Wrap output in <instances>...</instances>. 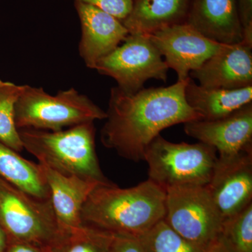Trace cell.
<instances>
[{"label":"cell","mask_w":252,"mask_h":252,"mask_svg":"<svg viewBox=\"0 0 252 252\" xmlns=\"http://www.w3.org/2000/svg\"><path fill=\"white\" fill-rule=\"evenodd\" d=\"M190 4V0H134L122 23L129 34H152L187 23Z\"/></svg>","instance_id":"cell-16"},{"label":"cell","mask_w":252,"mask_h":252,"mask_svg":"<svg viewBox=\"0 0 252 252\" xmlns=\"http://www.w3.org/2000/svg\"><path fill=\"white\" fill-rule=\"evenodd\" d=\"M189 105L198 113L202 120L222 119L252 102V86L243 89H211L197 84L189 77L185 87Z\"/></svg>","instance_id":"cell-17"},{"label":"cell","mask_w":252,"mask_h":252,"mask_svg":"<svg viewBox=\"0 0 252 252\" xmlns=\"http://www.w3.org/2000/svg\"><path fill=\"white\" fill-rule=\"evenodd\" d=\"M218 157L217 150L203 142L173 143L158 135L147 146L144 161L149 180L164 190L181 186H206Z\"/></svg>","instance_id":"cell-5"},{"label":"cell","mask_w":252,"mask_h":252,"mask_svg":"<svg viewBox=\"0 0 252 252\" xmlns=\"http://www.w3.org/2000/svg\"><path fill=\"white\" fill-rule=\"evenodd\" d=\"M243 30L241 42L252 47V0H235Z\"/></svg>","instance_id":"cell-23"},{"label":"cell","mask_w":252,"mask_h":252,"mask_svg":"<svg viewBox=\"0 0 252 252\" xmlns=\"http://www.w3.org/2000/svg\"><path fill=\"white\" fill-rule=\"evenodd\" d=\"M220 235L235 252H252V203L223 220Z\"/></svg>","instance_id":"cell-21"},{"label":"cell","mask_w":252,"mask_h":252,"mask_svg":"<svg viewBox=\"0 0 252 252\" xmlns=\"http://www.w3.org/2000/svg\"><path fill=\"white\" fill-rule=\"evenodd\" d=\"M111 252H145L142 248L138 238L128 235H114Z\"/></svg>","instance_id":"cell-24"},{"label":"cell","mask_w":252,"mask_h":252,"mask_svg":"<svg viewBox=\"0 0 252 252\" xmlns=\"http://www.w3.org/2000/svg\"><path fill=\"white\" fill-rule=\"evenodd\" d=\"M41 165V164H40ZM42 167L51 193V202L55 215L64 231L77 229L82 225L81 210L91 192L103 185L75 176H66Z\"/></svg>","instance_id":"cell-15"},{"label":"cell","mask_w":252,"mask_h":252,"mask_svg":"<svg viewBox=\"0 0 252 252\" xmlns=\"http://www.w3.org/2000/svg\"><path fill=\"white\" fill-rule=\"evenodd\" d=\"M187 135L218 152L219 160L252 152V102L217 120H195L184 124Z\"/></svg>","instance_id":"cell-10"},{"label":"cell","mask_w":252,"mask_h":252,"mask_svg":"<svg viewBox=\"0 0 252 252\" xmlns=\"http://www.w3.org/2000/svg\"><path fill=\"white\" fill-rule=\"evenodd\" d=\"M205 252H235L225 239L220 235L206 249Z\"/></svg>","instance_id":"cell-25"},{"label":"cell","mask_w":252,"mask_h":252,"mask_svg":"<svg viewBox=\"0 0 252 252\" xmlns=\"http://www.w3.org/2000/svg\"><path fill=\"white\" fill-rule=\"evenodd\" d=\"M187 80L167 87L143 88L133 94L117 86L112 88L106 122L100 131L104 147L138 162L144 160L147 146L164 129L202 120L186 101Z\"/></svg>","instance_id":"cell-1"},{"label":"cell","mask_w":252,"mask_h":252,"mask_svg":"<svg viewBox=\"0 0 252 252\" xmlns=\"http://www.w3.org/2000/svg\"><path fill=\"white\" fill-rule=\"evenodd\" d=\"M177 81H187L192 71L216 54L222 44L210 40L187 23L176 25L149 34Z\"/></svg>","instance_id":"cell-9"},{"label":"cell","mask_w":252,"mask_h":252,"mask_svg":"<svg viewBox=\"0 0 252 252\" xmlns=\"http://www.w3.org/2000/svg\"><path fill=\"white\" fill-rule=\"evenodd\" d=\"M0 178L32 196L51 200L42 167L0 142Z\"/></svg>","instance_id":"cell-18"},{"label":"cell","mask_w":252,"mask_h":252,"mask_svg":"<svg viewBox=\"0 0 252 252\" xmlns=\"http://www.w3.org/2000/svg\"><path fill=\"white\" fill-rule=\"evenodd\" d=\"M23 89V85L0 79V142L18 153L23 147L15 122V105Z\"/></svg>","instance_id":"cell-19"},{"label":"cell","mask_w":252,"mask_h":252,"mask_svg":"<svg viewBox=\"0 0 252 252\" xmlns=\"http://www.w3.org/2000/svg\"><path fill=\"white\" fill-rule=\"evenodd\" d=\"M94 69L114 79L124 92L133 94L143 89L149 79L167 82L169 68L149 34H129Z\"/></svg>","instance_id":"cell-8"},{"label":"cell","mask_w":252,"mask_h":252,"mask_svg":"<svg viewBox=\"0 0 252 252\" xmlns=\"http://www.w3.org/2000/svg\"><path fill=\"white\" fill-rule=\"evenodd\" d=\"M106 117L105 111L74 88L51 94L42 88L23 85L15 105V122L18 130L59 131L103 120Z\"/></svg>","instance_id":"cell-4"},{"label":"cell","mask_w":252,"mask_h":252,"mask_svg":"<svg viewBox=\"0 0 252 252\" xmlns=\"http://www.w3.org/2000/svg\"><path fill=\"white\" fill-rule=\"evenodd\" d=\"M165 190L149 180L130 188L99 185L81 210L82 224L139 238L165 216Z\"/></svg>","instance_id":"cell-2"},{"label":"cell","mask_w":252,"mask_h":252,"mask_svg":"<svg viewBox=\"0 0 252 252\" xmlns=\"http://www.w3.org/2000/svg\"><path fill=\"white\" fill-rule=\"evenodd\" d=\"M145 252H205V247L189 241L162 220L138 238Z\"/></svg>","instance_id":"cell-20"},{"label":"cell","mask_w":252,"mask_h":252,"mask_svg":"<svg viewBox=\"0 0 252 252\" xmlns=\"http://www.w3.org/2000/svg\"><path fill=\"white\" fill-rule=\"evenodd\" d=\"M187 24L220 44L243 41L235 0H190Z\"/></svg>","instance_id":"cell-14"},{"label":"cell","mask_w":252,"mask_h":252,"mask_svg":"<svg viewBox=\"0 0 252 252\" xmlns=\"http://www.w3.org/2000/svg\"><path fill=\"white\" fill-rule=\"evenodd\" d=\"M92 5L123 21L130 14L134 0H77Z\"/></svg>","instance_id":"cell-22"},{"label":"cell","mask_w":252,"mask_h":252,"mask_svg":"<svg viewBox=\"0 0 252 252\" xmlns=\"http://www.w3.org/2000/svg\"><path fill=\"white\" fill-rule=\"evenodd\" d=\"M206 189L222 220L252 203V152L228 160H217Z\"/></svg>","instance_id":"cell-11"},{"label":"cell","mask_w":252,"mask_h":252,"mask_svg":"<svg viewBox=\"0 0 252 252\" xmlns=\"http://www.w3.org/2000/svg\"><path fill=\"white\" fill-rule=\"evenodd\" d=\"M164 220L176 233L207 248L221 233L223 220L205 186H181L165 190Z\"/></svg>","instance_id":"cell-7"},{"label":"cell","mask_w":252,"mask_h":252,"mask_svg":"<svg viewBox=\"0 0 252 252\" xmlns=\"http://www.w3.org/2000/svg\"><path fill=\"white\" fill-rule=\"evenodd\" d=\"M80 20L79 56L86 67L94 69L101 59L117 49L128 36L122 21L92 5L74 0Z\"/></svg>","instance_id":"cell-12"},{"label":"cell","mask_w":252,"mask_h":252,"mask_svg":"<svg viewBox=\"0 0 252 252\" xmlns=\"http://www.w3.org/2000/svg\"><path fill=\"white\" fill-rule=\"evenodd\" d=\"M5 252H41L32 244L26 243H11L8 245Z\"/></svg>","instance_id":"cell-26"},{"label":"cell","mask_w":252,"mask_h":252,"mask_svg":"<svg viewBox=\"0 0 252 252\" xmlns=\"http://www.w3.org/2000/svg\"><path fill=\"white\" fill-rule=\"evenodd\" d=\"M18 133L23 149L34 156L41 165L63 175L103 185L112 183L99 165L94 122L59 131L19 129Z\"/></svg>","instance_id":"cell-3"},{"label":"cell","mask_w":252,"mask_h":252,"mask_svg":"<svg viewBox=\"0 0 252 252\" xmlns=\"http://www.w3.org/2000/svg\"><path fill=\"white\" fill-rule=\"evenodd\" d=\"M8 239L4 230L0 225V252H5L8 246Z\"/></svg>","instance_id":"cell-27"},{"label":"cell","mask_w":252,"mask_h":252,"mask_svg":"<svg viewBox=\"0 0 252 252\" xmlns=\"http://www.w3.org/2000/svg\"><path fill=\"white\" fill-rule=\"evenodd\" d=\"M252 47L243 42L222 44L203 65L189 74L199 85L211 89H243L252 86Z\"/></svg>","instance_id":"cell-13"},{"label":"cell","mask_w":252,"mask_h":252,"mask_svg":"<svg viewBox=\"0 0 252 252\" xmlns=\"http://www.w3.org/2000/svg\"><path fill=\"white\" fill-rule=\"evenodd\" d=\"M0 225L8 243H48L64 233L51 200H41L0 178Z\"/></svg>","instance_id":"cell-6"}]
</instances>
